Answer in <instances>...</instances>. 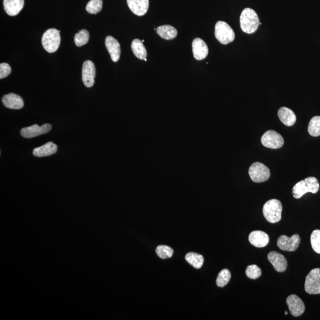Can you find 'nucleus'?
Wrapping results in <instances>:
<instances>
[{"mask_svg": "<svg viewBox=\"0 0 320 320\" xmlns=\"http://www.w3.org/2000/svg\"><path fill=\"white\" fill-rule=\"evenodd\" d=\"M240 20L241 30L248 34L255 33L260 23L257 14L250 8L243 10Z\"/></svg>", "mask_w": 320, "mask_h": 320, "instance_id": "1", "label": "nucleus"}, {"mask_svg": "<svg viewBox=\"0 0 320 320\" xmlns=\"http://www.w3.org/2000/svg\"><path fill=\"white\" fill-rule=\"evenodd\" d=\"M320 184L316 177H309L304 180L298 182L293 186L292 189L293 196L295 199H300L305 194L311 192L315 194L319 192Z\"/></svg>", "mask_w": 320, "mask_h": 320, "instance_id": "2", "label": "nucleus"}, {"mask_svg": "<svg viewBox=\"0 0 320 320\" xmlns=\"http://www.w3.org/2000/svg\"><path fill=\"white\" fill-rule=\"evenodd\" d=\"M282 205L278 199L268 200L263 206V214L264 218L270 223L279 222L282 218Z\"/></svg>", "mask_w": 320, "mask_h": 320, "instance_id": "3", "label": "nucleus"}, {"mask_svg": "<svg viewBox=\"0 0 320 320\" xmlns=\"http://www.w3.org/2000/svg\"><path fill=\"white\" fill-rule=\"evenodd\" d=\"M61 43L60 31L56 29H49L43 33L42 43L43 48L49 53H53L58 50Z\"/></svg>", "mask_w": 320, "mask_h": 320, "instance_id": "4", "label": "nucleus"}, {"mask_svg": "<svg viewBox=\"0 0 320 320\" xmlns=\"http://www.w3.org/2000/svg\"><path fill=\"white\" fill-rule=\"evenodd\" d=\"M215 36L222 44L227 45L233 42L235 39V33L228 23L219 21L215 26Z\"/></svg>", "mask_w": 320, "mask_h": 320, "instance_id": "5", "label": "nucleus"}, {"mask_svg": "<svg viewBox=\"0 0 320 320\" xmlns=\"http://www.w3.org/2000/svg\"><path fill=\"white\" fill-rule=\"evenodd\" d=\"M249 173L250 178L256 183L266 182L270 177L269 168L259 162H255L251 165Z\"/></svg>", "mask_w": 320, "mask_h": 320, "instance_id": "6", "label": "nucleus"}, {"mask_svg": "<svg viewBox=\"0 0 320 320\" xmlns=\"http://www.w3.org/2000/svg\"><path fill=\"white\" fill-rule=\"evenodd\" d=\"M305 290L309 294H320V269H314L308 273L305 279Z\"/></svg>", "mask_w": 320, "mask_h": 320, "instance_id": "7", "label": "nucleus"}, {"mask_svg": "<svg viewBox=\"0 0 320 320\" xmlns=\"http://www.w3.org/2000/svg\"><path fill=\"white\" fill-rule=\"evenodd\" d=\"M261 142L263 146L271 149H279L284 144L283 137L279 133L272 130L264 133L261 138Z\"/></svg>", "mask_w": 320, "mask_h": 320, "instance_id": "8", "label": "nucleus"}, {"mask_svg": "<svg viewBox=\"0 0 320 320\" xmlns=\"http://www.w3.org/2000/svg\"><path fill=\"white\" fill-rule=\"evenodd\" d=\"M300 242L301 238L298 234H294L291 237L283 235L278 238L277 245L284 251L294 252L298 248Z\"/></svg>", "mask_w": 320, "mask_h": 320, "instance_id": "9", "label": "nucleus"}, {"mask_svg": "<svg viewBox=\"0 0 320 320\" xmlns=\"http://www.w3.org/2000/svg\"><path fill=\"white\" fill-rule=\"evenodd\" d=\"M52 126L50 124H44L41 127H39L38 125L35 124L31 127L23 128L20 133L23 137L32 138L45 134V133L50 132Z\"/></svg>", "mask_w": 320, "mask_h": 320, "instance_id": "10", "label": "nucleus"}, {"mask_svg": "<svg viewBox=\"0 0 320 320\" xmlns=\"http://www.w3.org/2000/svg\"><path fill=\"white\" fill-rule=\"evenodd\" d=\"M96 77V67L92 61H86L83 63L82 79L84 85L90 88L94 85Z\"/></svg>", "mask_w": 320, "mask_h": 320, "instance_id": "11", "label": "nucleus"}, {"mask_svg": "<svg viewBox=\"0 0 320 320\" xmlns=\"http://www.w3.org/2000/svg\"><path fill=\"white\" fill-rule=\"evenodd\" d=\"M287 304L290 314L293 317H299L303 314L305 310V304L300 298L296 295L288 296Z\"/></svg>", "mask_w": 320, "mask_h": 320, "instance_id": "12", "label": "nucleus"}, {"mask_svg": "<svg viewBox=\"0 0 320 320\" xmlns=\"http://www.w3.org/2000/svg\"><path fill=\"white\" fill-rule=\"evenodd\" d=\"M267 258L278 272H284L287 270V260L281 253L275 251L270 252L267 255Z\"/></svg>", "mask_w": 320, "mask_h": 320, "instance_id": "13", "label": "nucleus"}, {"mask_svg": "<svg viewBox=\"0 0 320 320\" xmlns=\"http://www.w3.org/2000/svg\"><path fill=\"white\" fill-rule=\"evenodd\" d=\"M192 49L194 58L200 61L207 57L209 49L206 43L202 39L196 38L192 42Z\"/></svg>", "mask_w": 320, "mask_h": 320, "instance_id": "14", "label": "nucleus"}, {"mask_svg": "<svg viewBox=\"0 0 320 320\" xmlns=\"http://www.w3.org/2000/svg\"><path fill=\"white\" fill-rule=\"evenodd\" d=\"M129 9L138 16L145 15L149 8V0H127Z\"/></svg>", "mask_w": 320, "mask_h": 320, "instance_id": "15", "label": "nucleus"}, {"mask_svg": "<svg viewBox=\"0 0 320 320\" xmlns=\"http://www.w3.org/2000/svg\"><path fill=\"white\" fill-rule=\"evenodd\" d=\"M249 240L253 246L262 248L266 247L269 242V237L266 232L261 231H254L250 234Z\"/></svg>", "mask_w": 320, "mask_h": 320, "instance_id": "16", "label": "nucleus"}, {"mask_svg": "<svg viewBox=\"0 0 320 320\" xmlns=\"http://www.w3.org/2000/svg\"><path fill=\"white\" fill-rule=\"evenodd\" d=\"M105 45L113 62L116 63L121 56V46L117 40L111 36L106 37Z\"/></svg>", "mask_w": 320, "mask_h": 320, "instance_id": "17", "label": "nucleus"}, {"mask_svg": "<svg viewBox=\"0 0 320 320\" xmlns=\"http://www.w3.org/2000/svg\"><path fill=\"white\" fill-rule=\"evenodd\" d=\"M2 103L7 108L20 109L24 106V101L20 96L14 93L4 95L2 98Z\"/></svg>", "mask_w": 320, "mask_h": 320, "instance_id": "18", "label": "nucleus"}, {"mask_svg": "<svg viewBox=\"0 0 320 320\" xmlns=\"http://www.w3.org/2000/svg\"><path fill=\"white\" fill-rule=\"evenodd\" d=\"M24 0H4L3 5L5 12L10 16H15L23 9Z\"/></svg>", "mask_w": 320, "mask_h": 320, "instance_id": "19", "label": "nucleus"}, {"mask_svg": "<svg viewBox=\"0 0 320 320\" xmlns=\"http://www.w3.org/2000/svg\"><path fill=\"white\" fill-rule=\"evenodd\" d=\"M278 116L282 123L287 127L293 126L296 120L294 112L286 107H282L279 109Z\"/></svg>", "mask_w": 320, "mask_h": 320, "instance_id": "20", "label": "nucleus"}, {"mask_svg": "<svg viewBox=\"0 0 320 320\" xmlns=\"http://www.w3.org/2000/svg\"><path fill=\"white\" fill-rule=\"evenodd\" d=\"M57 150V145L53 142H49L41 147L34 148L33 155L37 157H47L56 153Z\"/></svg>", "mask_w": 320, "mask_h": 320, "instance_id": "21", "label": "nucleus"}, {"mask_svg": "<svg viewBox=\"0 0 320 320\" xmlns=\"http://www.w3.org/2000/svg\"><path fill=\"white\" fill-rule=\"evenodd\" d=\"M159 35L165 40H171L176 38L177 35V31L175 28L170 25L159 26L156 29Z\"/></svg>", "mask_w": 320, "mask_h": 320, "instance_id": "22", "label": "nucleus"}, {"mask_svg": "<svg viewBox=\"0 0 320 320\" xmlns=\"http://www.w3.org/2000/svg\"><path fill=\"white\" fill-rule=\"evenodd\" d=\"M131 48L133 54L136 58L141 60H145L147 57L146 48L141 40L136 39L133 40Z\"/></svg>", "mask_w": 320, "mask_h": 320, "instance_id": "23", "label": "nucleus"}, {"mask_svg": "<svg viewBox=\"0 0 320 320\" xmlns=\"http://www.w3.org/2000/svg\"><path fill=\"white\" fill-rule=\"evenodd\" d=\"M185 259L191 265L197 269L201 268L204 262V258L201 255L193 252L188 253L185 256Z\"/></svg>", "mask_w": 320, "mask_h": 320, "instance_id": "24", "label": "nucleus"}, {"mask_svg": "<svg viewBox=\"0 0 320 320\" xmlns=\"http://www.w3.org/2000/svg\"><path fill=\"white\" fill-rule=\"evenodd\" d=\"M308 131L310 135L314 137L320 135V116H314L311 119L308 125Z\"/></svg>", "mask_w": 320, "mask_h": 320, "instance_id": "25", "label": "nucleus"}, {"mask_svg": "<svg viewBox=\"0 0 320 320\" xmlns=\"http://www.w3.org/2000/svg\"><path fill=\"white\" fill-rule=\"evenodd\" d=\"M231 278V272L226 269H223L219 273L217 278L216 283L218 287L223 288L228 284Z\"/></svg>", "mask_w": 320, "mask_h": 320, "instance_id": "26", "label": "nucleus"}, {"mask_svg": "<svg viewBox=\"0 0 320 320\" xmlns=\"http://www.w3.org/2000/svg\"><path fill=\"white\" fill-rule=\"evenodd\" d=\"M89 32L86 29H83V30L75 34L74 36L75 45L78 47L86 45L89 42Z\"/></svg>", "mask_w": 320, "mask_h": 320, "instance_id": "27", "label": "nucleus"}, {"mask_svg": "<svg viewBox=\"0 0 320 320\" xmlns=\"http://www.w3.org/2000/svg\"><path fill=\"white\" fill-rule=\"evenodd\" d=\"M103 8L102 0H90L87 4L86 10L90 14L99 13Z\"/></svg>", "mask_w": 320, "mask_h": 320, "instance_id": "28", "label": "nucleus"}, {"mask_svg": "<svg viewBox=\"0 0 320 320\" xmlns=\"http://www.w3.org/2000/svg\"><path fill=\"white\" fill-rule=\"evenodd\" d=\"M156 253L160 258L167 259L172 257L174 253L173 249L167 246L161 245L157 247Z\"/></svg>", "mask_w": 320, "mask_h": 320, "instance_id": "29", "label": "nucleus"}, {"mask_svg": "<svg viewBox=\"0 0 320 320\" xmlns=\"http://www.w3.org/2000/svg\"><path fill=\"white\" fill-rule=\"evenodd\" d=\"M311 244L314 252L320 254V230L316 229L311 235Z\"/></svg>", "mask_w": 320, "mask_h": 320, "instance_id": "30", "label": "nucleus"}, {"mask_svg": "<svg viewBox=\"0 0 320 320\" xmlns=\"http://www.w3.org/2000/svg\"><path fill=\"white\" fill-rule=\"evenodd\" d=\"M246 274L250 279H257L261 276V270L256 264H252L247 267Z\"/></svg>", "mask_w": 320, "mask_h": 320, "instance_id": "31", "label": "nucleus"}, {"mask_svg": "<svg viewBox=\"0 0 320 320\" xmlns=\"http://www.w3.org/2000/svg\"><path fill=\"white\" fill-rule=\"evenodd\" d=\"M11 72V68L9 64L1 63L0 64V79H2L9 75Z\"/></svg>", "mask_w": 320, "mask_h": 320, "instance_id": "32", "label": "nucleus"}, {"mask_svg": "<svg viewBox=\"0 0 320 320\" xmlns=\"http://www.w3.org/2000/svg\"><path fill=\"white\" fill-rule=\"evenodd\" d=\"M288 311H285V315H288Z\"/></svg>", "mask_w": 320, "mask_h": 320, "instance_id": "33", "label": "nucleus"}]
</instances>
